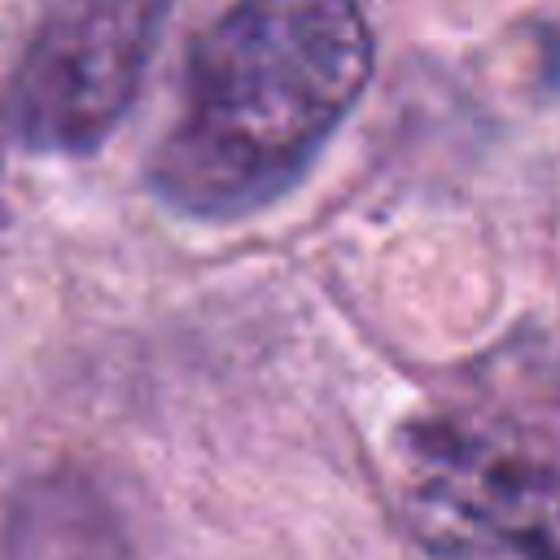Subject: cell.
I'll return each instance as SVG.
<instances>
[{"label":"cell","instance_id":"obj_1","mask_svg":"<svg viewBox=\"0 0 560 560\" xmlns=\"http://www.w3.org/2000/svg\"><path fill=\"white\" fill-rule=\"evenodd\" d=\"M372 79L359 0H236L197 35L153 192L188 219H241L289 192Z\"/></svg>","mask_w":560,"mask_h":560},{"label":"cell","instance_id":"obj_2","mask_svg":"<svg viewBox=\"0 0 560 560\" xmlns=\"http://www.w3.org/2000/svg\"><path fill=\"white\" fill-rule=\"evenodd\" d=\"M394 499L429 560H556V385L516 337L394 433Z\"/></svg>","mask_w":560,"mask_h":560},{"label":"cell","instance_id":"obj_3","mask_svg":"<svg viewBox=\"0 0 560 560\" xmlns=\"http://www.w3.org/2000/svg\"><path fill=\"white\" fill-rule=\"evenodd\" d=\"M171 0H39L9 92V127L35 153L83 158L114 136L162 39Z\"/></svg>","mask_w":560,"mask_h":560}]
</instances>
